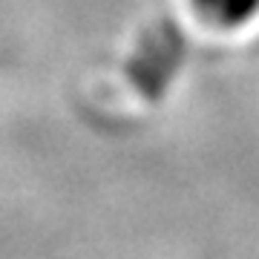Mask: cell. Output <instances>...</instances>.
<instances>
[{
    "label": "cell",
    "instance_id": "obj_1",
    "mask_svg": "<svg viewBox=\"0 0 259 259\" xmlns=\"http://www.w3.org/2000/svg\"><path fill=\"white\" fill-rule=\"evenodd\" d=\"M190 6L216 29H242L259 18V0H190Z\"/></svg>",
    "mask_w": 259,
    "mask_h": 259
}]
</instances>
